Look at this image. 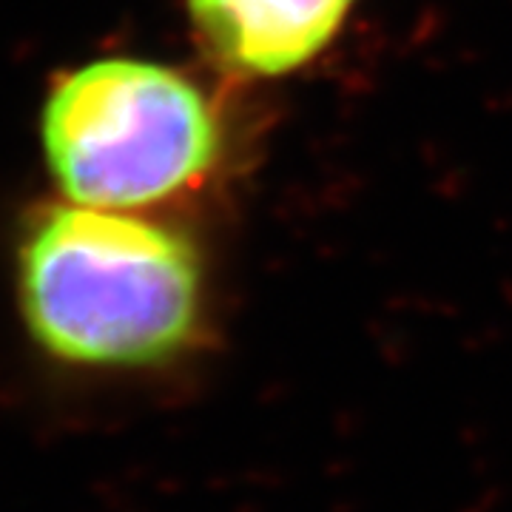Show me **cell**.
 I'll list each match as a JSON object with an SVG mask.
<instances>
[{
  "label": "cell",
  "instance_id": "6da1fadb",
  "mask_svg": "<svg viewBox=\"0 0 512 512\" xmlns=\"http://www.w3.org/2000/svg\"><path fill=\"white\" fill-rule=\"evenodd\" d=\"M18 308L29 339L55 362L165 367L200 333V256L134 211L52 202L18 248Z\"/></svg>",
  "mask_w": 512,
  "mask_h": 512
},
{
  "label": "cell",
  "instance_id": "7a4b0ae2",
  "mask_svg": "<svg viewBox=\"0 0 512 512\" xmlns=\"http://www.w3.org/2000/svg\"><path fill=\"white\" fill-rule=\"evenodd\" d=\"M40 148L63 200L140 211L214 168L220 123L183 72L143 57H97L49 86Z\"/></svg>",
  "mask_w": 512,
  "mask_h": 512
},
{
  "label": "cell",
  "instance_id": "3957f363",
  "mask_svg": "<svg viewBox=\"0 0 512 512\" xmlns=\"http://www.w3.org/2000/svg\"><path fill=\"white\" fill-rule=\"evenodd\" d=\"M205 52L242 77H282L319 57L353 0H185Z\"/></svg>",
  "mask_w": 512,
  "mask_h": 512
}]
</instances>
